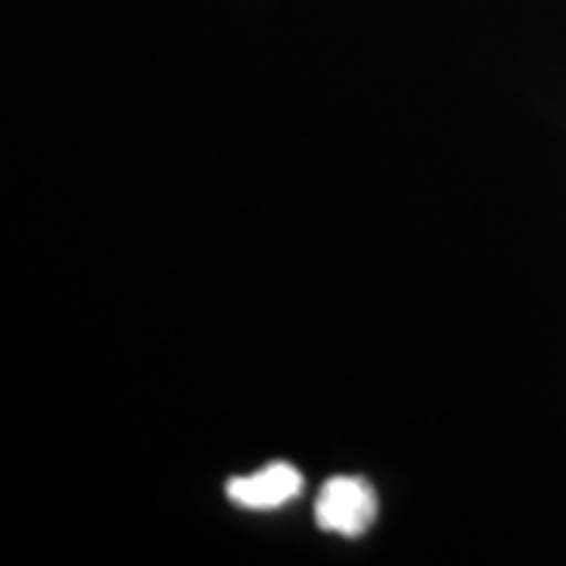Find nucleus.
Masks as SVG:
<instances>
[{
	"label": "nucleus",
	"mask_w": 566,
	"mask_h": 566,
	"mask_svg": "<svg viewBox=\"0 0 566 566\" xmlns=\"http://www.w3.org/2000/svg\"><path fill=\"white\" fill-rule=\"evenodd\" d=\"M300 491H303V475L290 463H271L252 475L227 482V497L245 510H277L286 501L300 497Z\"/></svg>",
	"instance_id": "f03ea898"
},
{
	"label": "nucleus",
	"mask_w": 566,
	"mask_h": 566,
	"mask_svg": "<svg viewBox=\"0 0 566 566\" xmlns=\"http://www.w3.org/2000/svg\"><path fill=\"white\" fill-rule=\"evenodd\" d=\"M315 520L324 532H334L344 538H363L378 520V494L365 479L334 475L318 491Z\"/></svg>",
	"instance_id": "f257e3e1"
}]
</instances>
